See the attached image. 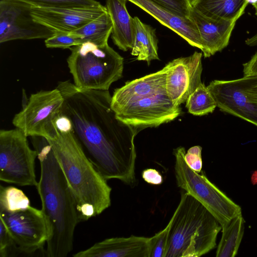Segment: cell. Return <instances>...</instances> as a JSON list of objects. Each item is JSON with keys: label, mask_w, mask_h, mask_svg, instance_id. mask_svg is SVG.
Instances as JSON below:
<instances>
[{"label": "cell", "mask_w": 257, "mask_h": 257, "mask_svg": "<svg viewBox=\"0 0 257 257\" xmlns=\"http://www.w3.org/2000/svg\"><path fill=\"white\" fill-rule=\"evenodd\" d=\"M56 87L64 100L62 114L71 119L75 136L96 169L107 180L134 186V139L139 131L116 118L109 91L81 89L69 80Z\"/></svg>", "instance_id": "6da1fadb"}, {"label": "cell", "mask_w": 257, "mask_h": 257, "mask_svg": "<svg viewBox=\"0 0 257 257\" xmlns=\"http://www.w3.org/2000/svg\"><path fill=\"white\" fill-rule=\"evenodd\" d=\"M31 138L41 167L36 187L49 231L45 253L48 257H66L73 249L74 231L80 222L76 205L48 140Z\"/></svg>", "instance_id": "7a4b0ae2"}, {"label": "cell", "mask_w": 257, "mask_h": 257, "mask_svg": "<svg viewBox=\"0 0 257 257\" xmlns=\"http://www.w3.org/2000/svg\"><path fill=\"white\" fill-rule=\"evenodd\" d=\"M47 140L75 200L79 221L108 208L111 188L85 153L74 131L59 132L55 139Z\"/></svg>", "instance_id": "3957f363"}, {"label": "cell", "mask_w": 257, "mask_h": 257, "mask_svg": "<svg viewBox=\"0 0 257 257\" xmlns=\"http://www.w3.org/2000/svg\"><path fill=\"white\" fill-rule=\"evenodd\" d=\"M165 257H199L216 246L222 226L199 201L184 190L169 222Z\"/></svg>", "instance_id": "277c9868"}, {"label": "cell", "mask_w": 257, "mask_h": 257, "mask_svg": "<svg viewBox=\"0 0 257 257\" xmlns=\"http://www.w3.org/2000/svg\"><path fill=\"white\" fill-rule=\"evenodd\" d=\"M67 59L74 84L83 89L108 90L122 76L123 58L108 43L85 42L70 48Z\"/></svg>", "instance_id": "5b68a950"}, {"label": "cell", "mask_w": 257, "mask_h": 257, "mask_svg": "<svg viewBox=\"0 0 257 257\" xmlns=\"http://www.w3.org/2000/svg\"><path fill=\"white\" fill-rule=\"evenodd\" d=\"M185 149L174 150L176 184L203 204L221 226L241 213V207L213 184L203 171L198 173L190 168L185 160Z\"/></svg>", "instance_id": "8992f818"}, {"label": "cell", "mask_w": 257, "mask_h": 257, "mask_svg": "<svg viewBox=\"0 0 257 257\" xmlns=\"http://www.w3.org/2000/svg\"><path fill=\"white\" fill-rule=\"evenodd\" d=\"M27 136L21 130L0 131V180L21 186H35L37 152L32 150Z\"/></svg>", "instance_id": "52a82bcc"}, {"label": "cell", "mask_w": 257, "mask_h": 257, "mask_svg": "<svg viewBox=\"0 0 257 257\" xmlns=\"http://www.w3.org/2000/svg\"><path fill=\"white\" fill-rule=\"evenodd\" d=\"M64 101L57 87L33 93L22 110L15 114L12 123L27 137L54 139L59 134L55 122L62 114Z\"/></svg>", "instance_id": "ba28073f"}, {"label": "cell", "mask_w": 257, "mask_h": 257, "mask_svg": "<svg viewBox=\"0 0 257 257\" xmlns=\"http://www.w3.org/2000/svg\"><path fill=\"white\" fill-rule=\"evenodd\" d=\"M0 220L5 223L19 251L32 254L46 244L49 231L42 209L29 205L12 210H0Z\"/></svg>", "instance_id": "9c48e42d"}, {"label": "cell", "mask_w": 257, "mask_h": 257, "mask_svg": "<svg viewBox=\"0 0 257 257\" xmlns=\"http://www.w3.org/2000/svg\"><path fill=\"white\" fill-rule=\"evenodd\" d=\"M252 75L231 80H215L207 86L221 111L257 126V94L250 88Z\"/></svg>", "instance_id": "30bf717a"}, {"label": "cell", "mask_w": 257, "mask_h": 257, "mask_svg": "<svg viewBox=\"0 0 257 257\" xmlns=\"http://www.w3.org/2000/svg\"><path fill=\"white\" fill-rule=\"evenodd\" d=\"M114 112L117 119L139 132L173 120L181 108L162 93L141 99Z\"/></svg>", "instance_id": "8fae6325"}, {"label": "cell", "mask_w": 257, "mask_h": 257, "mask_svg": "<svg viewBox=\"0 0 257 257\" xmlns=\"http://www.w3.org/2000/svg\"><path fill=\"white\" fill-rule=\"evenodd\" d=\"M31 6L16 0L0 2V42L47 39L53 32L35 22Z\"/></svg>", "instance_id": "7c38bea8"}, {"label": "cell", "mask_w": 257, "mask_h": 257, "mask_svg": "<svg viewBox=\"0 0 257 257\" xmlns=\"http://www.w3.org/2000/svg\"><path fill=\"white\" fill-rule=\"evenodd\" d=\"M106 12L100 3L91 6L31 7L30 9L34 21L53 33L72 32Z\"/></svg>", "instance_id": "4fadbf2b"}, {"label": "cell", "mask_w": 257, "mask_h": 257, "mask_svg": "<svg viewBox=\"0 0 257 257\" xmlns=\"http://www.w3.org/2000/svg\"><path fill=\"white\" fill-rule=\"evenodd\" d=\"M202 57L201 52L195 51L189 56L175 59L166 64V92L174 104L185 103L202 82Z\"/></svg>", "instance_id": "5bb4252c"}, {"label": "cell", "mask_w": 257, "mask_h": 257, "mask_svg": "<svg viewBox=\"0 0 257 257\" xmlns=\"http://www.w3.org/2000/svg\"><path fill=\"white\" fill-rule=\"evenodd\" d=\"M168 67L127 82L114 90L111 96V106L114 112L148 96L167 93L166 76Z\"/></svg>", "instance_id": "9a60e30c"}, {"label": "cell", "mask_w": 257, "mask_h": 257, "mask_svg": "<svg viewBox=\"0 0 257 257\" xmlns=\"http://www.w3.org/2000/svg\"><path fill=\"white\" fill-rule=\"evenodd\" d=\"M190 18L199 32L205 58L221 51L229 42L231 33L238 19L232 21L209 17L192 7Z\"/></svg>", "instance_id": "2e32d148"}, {"label": "cell", "mask_w": 257, "mask_h": 257, "mask_svg": "<svg viewBox=\"0 0 257 257\" xmlns=\"http://www.w3.org/2000/svg\"><path fill=\"white\" fill-rule=\"evenodd\" d=\"M150 237L131 235L105 239L74 257H150Z\"/></svg>", "instance_id": "e0dca14e"}, {"label": "cell", "mask_w": 257, "mask_h": 257, "mask_svg": "<svg viewBox=\"0 0 257 257\" xmlns=\"http://www.w3.org/2000/svg\"><path fill=\"white\" fill-rule=\"evenodd\" d=\"M171 29L190 45L203 50L197 28L190 18L181 16L153 0H127Z\"/></svg>", "instance_id": "ac0fdd59"}, {"label": "cell", "mask_w": 257, "mask_h": 257, "mask_svg": "<svg viewBox=\"0 0 257 257\" xmlns=\"http://www.w3.org/2000/svg\"><path fill=\"white\" fill-rule=\"evenodd\" d=\"M127 0H106L105 7L112 24L111 39L121 50L132 49L135 36V24L126 9Z\"/></svg>", "instance_id": "d6986e66"}, {"label": "cell", "mask_w": 257, "mask_h": 257, "mask_svg": "<svg viewBox=\"0 0 257 257\" xmlns=\"http://www.w3.org/2000/svg\"><path fill=\"white\" fill-rule=\"evenodd\" d=\"M134 42L131 54L139 61H146L149 65L153 60L159 59L158 40L155 29L143 23L138 17H134Z\"/></svg>", "instance_id": "ffe728a7"}, {"label": "cell", "mask_w": 257, "mask_h": 257, "mask_svg": "<svg viewBox=\"0 0 257 257\" xmlns=\"http://www.w3.org/2000/svg\"><path fill=\"white\" fill-rule=\"evenodd\" d=\"M248 3L245 0H192V6L204 15L215 19H239Z\"/></svg>", "instance_id": "44dd1931"}, {"label": "cell", "mask_w": 257, "mask_h": 257, "mask_svg": "<svg viewBox=\"0 0 257 257\" xmlns=\"http://www.w3.org/2000/svg\"><path fill=\"white\" fill-rule=\"evenodd\" d=\"M222 236L217 246L216 257H234L237 252L244 231L242 213L222 226Z\"/></svg>", "instance_id": "7402d4cb"}, {"label": "cell", "mask_w": 257, "mask_h": 257, "mask_svg": "<svg viewBox=\"0 0 257 257\" xmlns=\"http://www.w3.org/2000/svg\"><path fill=\"white\" fill-rule=\"evenodd\" d=\"M112 24L107 12L71 32L81 44L91 42L98 45L108 43L111 34Z\"/></svg>", "instance_id": "603a6c76"}, {"label": "cell", "mask_w": 257, "mask_h": 257, "mask_svg": "<svg viewBox=\"0 0 257 257\" xmlns=\"http://www.w3.org/2000/svg\"><path fill=\"white\" fill-rule=\"evenodd\" d=\"M185 102L188 111L197 116L211 113L217 107L215 100L202 82L189 95Z\"/></svg>", "instance_id": "cb8c5ba5"}, {"label": "cell", "mask_w": 257, "mask_h": 257, "mask_svg": "<svg viewBox=\"0 0 257 257\" xmlns=\"http://www.w3.org/2000/svg\"><path fill=\"white\" fill-rule=\"evenodd\" d=\"M30 205V200L20 189L15 187H0V210H12Z\"/></svg>", "instance_id": "d4e9b609"}, {"label": "cell", "mask_w": 257, "mask_h": 257, "mask_svg": "<svg viewBox=\"0 0 257 257\" xmlns=\"http://www.w3.org/2000/svg\"><path fill=\"white\" fill-rule=\"evenodd\" d=\"M33 7L91 6L99 4L96 0H16Z\"/></svg>", "instance_id": "484cf974"}, {"label": "cell", "mask_w": 257, "mask_h": 257, "mask_svg": "<svg viewBox=\"0 0 257 257\" xmlns=\"http://www.w3.org/2000/svg\"><path fill=\"white\" fill-rule=\"evenodd\" d=\"M81 44L78 38L67 32H55L45 40V46L49 48L70 49Z\"/></svg>", "instance_id": "4316f807"}, {"label": "cell", "mask_w": 257, "mask_h": 257, "mask_svg": "<svg viewBox=\"0 0 257 257\" xmlns=\"http://www.w3.org/2000/svg\"><path fill=\"white\" fill-rule=\"evenodd\" d=\"M169 223L163 230L150 237V257H165L167 248Z\"/></svg>", "instance_id": "83f0119b"}, {"label": "cell", "mask_w": 257, "mask_h": 257, "mask_svg": "<svg viewBox=\"0 0 257 257\" xmlns=\"http://www.w3.org/2000/svg\"><path fill=\"white\" fill-rule=\"evenodd\" d=\"M153 1L181 16L190 18L192 0Z\"/></svg>", "instance_id": "f1b7e54d"}, {"label": "cell", "mask_w": 257, "mask_h": 257, "mask_svg": "<svg viewBox=\"0 0 257 257\" xmlns=\"http://www.w3.org/2000/svg\"><path fill=\"white\" fill-rule=\"evenodd\" d=\"M201 152V147L195 146L189 148L185 154V160L188 166L198 173L201 172L202 169Z\"/></svg>", "instance_id": "f546056e"}, {"label": "cell", "mask_w": 257, "mask_h": 257, "mask_svg": "<svg viewBox=\"0 0 257 257\" xmlns=\"http://www.w3.org/2000/svg\"><path fill=\"white\" fill-rule=\"evenodd\" d=\"M12 247L16 248L13 238L5 223L0 220V256H8Z\"/></svg>", "instance_id": "4dcf8cb0"}, {"label": "cell", "mask_w": 257, "mask_h": 257, "mask_svg": "<svg viewBox=\"0 0 257 257\" xmlns=\"http://www.w3.org/2000/svg\"><path fill=\"white\" fill-rule=\"evenodd\" d=\"M142 176L145 182L150 184L159 185L163 182L162 176L155 169L148 168L144 170Z\"/></svg>", "instance_id": "1f68e13d"}, {"label": "cell", "mask_w": 257, "mask_h": 257, "mask_svg": "<svg viewBox=\"0 0 257 257\" xmlns=\"http://www.w3.org/2000/svg\"><path fill=\"white\" fill-rule=\"evenodd\" d=\"M55 125L60 133H68L74 131L72 122L66 115L61 114L56 119Z\"/></svg>", "instance_id": "d6a6232c"}, {"label": "cell", "mask_w": 257, "mask_h": 257, "mask_svg": "<svg viewBox=\"0 0 257 257\" xmlns=\"http://www.w3.org/2000/svg\"><path fill=\"white\" fill-rule=\"evenodd\" d=\"M243 76L257 75V51L250 60L243 64Z\"/></svg>", "instance_id": "836d02e7"}, {"label": "cell", "mask_w": 257, "mask_h": 257, "mask_svg": "<svg viewBox=\"0 0 257 257\" xmlns=\"http://www.w3.org/2000/svg\"><path fill=\"white\" fill-rule=\"evenodd\" d=\"M245 43L249 46H254L257 45V32L252 37L247 38L245 40Z\"/></svg>", "instance_id": "e575fe53"}, {"label": "cell", "mask_w": 257, "mask_h": 257, "mask_svg": "<svg viewBox=\"0 0 257 257\" xmlns=\"http://www.w3.org/2000/svg\"><path fill=\"white\" fill-rule=\"evenodd\" d=\"M250 88L253 92L257 94V75H252Z\"/></svg>", "instance_id": "d590c367"}, {"label": "cell", "mask_w": 257, "mask_h": 257, "mask_svg": "<svg viewBox=\"0 0 257 257\" xmlns=\"http://www.w3.org/2000/svg\"><path fill=\"white\" fill-rule=\"evenodd\" d=\"M251 181L253 184L257 183V172H254L252 175Z\"/></svg>", "instance_id": "8d00e7d4"}, {"label": "cell", "mask_w": 257, "mask_h": 257, "mask_svg": "<svg viewBox=\"0 0 257 257\" xmlns=\"http://www.w3.org/2000/svg\"><path fill=\"white\" fill-rule=\"evenodd\" d=\"M245 1L247 2L248 3V4H251L252 5L257 2V0H245Z\"/></svg>", "instance_id": "74e56055"}, {"label": "cell", "mask_w": 257, "mask_h": 257, "mask_svg": "<svg viewBox=\"0 0 257 257\" xmlns=\"http://www.w3.org/2000/svg\"><path fill=\"white\" fill-rule=\"evenodd\" d=\"M255 9V14L257 16V2L252 5Z\"/></svg>", "instance_id": "f35d334b"}]
</instances>
